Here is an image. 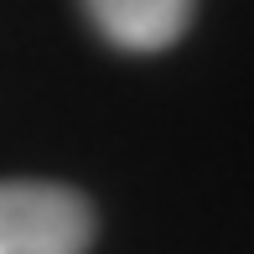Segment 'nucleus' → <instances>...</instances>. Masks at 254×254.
I'll use <instances>...</instances> for the list:
<instances>
[{"instance_id": "nucleus-1", "label": "nucleus", "mask_w": 254, "mask_h": 254, "mask_svg": "<svg viewBox=\"0 0 254 254\" xmlns=\"http://www.w3.org/2000/svg\"><path fill=\"white\" fill-rule=\"evenodd\" d=\"M94 202L63 182H0V254H88Z\"/></svg>"}, {"instance_id": "nucleus-2", "label": "nucleus", "mask_w": 254, "mask_h": 254, "mask_svg": "<svg viewBox=\"0 0 254 254\" xmlns=\"http://www.w3.org/2000/svg\"><path fill=\"white\" fill-rule=\"evenodd\" d=\"M88 21L125 52H161L192 26L197 0H83Z\"/></svg>"}]
</instances>
